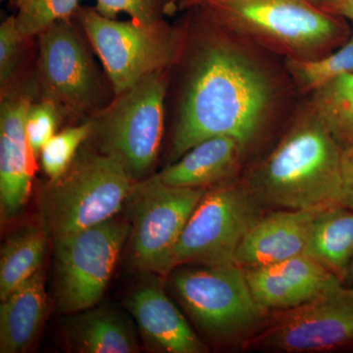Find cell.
Listing matches in <instances>:
<instances>
[{"label": "cell", "instance_id": "obj_1", "mask_svg": "<svg viewBox=\"0 0 353 353\" xmlns=\"http://www.w3.org/2000/svg\"><path fill=\"white\" fill-rule=\"evenodd\" d=\"M192 57L174 129L172 162L213 137H232L250 145L266 125L275 99L268 74L231 41L208 39Z\"/></svg>", "mask_w": 353, "mask_h": 353}, {"label": "cell", "instance_id": "obj_2", "mask_svg": "<svg viewBox=\"0 0 353 353\" xmlns=\"http://www.w3.org/2000/svg\"><path fill=\"white\" fill-rule=\"evenodd\" d=\"M341 155V146L309 108L245 183L261 205L278 209L343 205Z\"/></svg>", "mask_w": 353, "mask_h": 353}, {"label": "cell", "instance_id": "obj_3", "mask_svg": "<svg viewBox=\"0 0 353 353\" xmlns=\"http://www.w3.org/2000/svg\"><path fill=\"white\" fill-rule=\"evenodd\" d=\"M205 7L227 29L288 59L325 57L352 34L348 20L309 0H215Z\"/></svg>", "mask_w": 353, "mask_h": 353}, {"label": "cell", "instance_id": "obj_4", "mask_svg": "<svg viewBox=\"0 0 353 353\" xmlns=\"http://www.w3.org/2000/svg\"><path fill=\"white\" fill-rule=\"evenodd\" d=\"M136 182L117 158L101 152L81 153L44 190L43 226L54 241L112 219Z\"/></svg>", "mask_w": 353, "mask_h": 353}, {"label": "cell", "instance_id": "obj_5", "mask_svg": "<svg viewBox=\"0 0 353 353\" xmlns=\"http://www.w3.org/2000/svg\"><path fill=\"white\" fill-rule=\"evenodd\" d=\"M168 70L155 72L116 95L92 119L99 152L117 158L134 181H141L157 161L164 132Z\"/></svg>", "mask_w": 353, "mask_h": 353}, {"label": "cell", "instance_id": "obj_6", "mask_svg": "<svg viewBox=\"0 0 353 353\" xmlns=\"http://www.w3.org/2000/svg\"><path fill=\"white\" fill-rule=\"evenodd\" d=\"M78 17L115 95L155 72L168 70L180 57L182 34L163 20L152 24L120 22L92 8L79 9Z\"/></svg>", "mask_w": 353, "mask_h": 353}, {"label": "cell", "instance_id": "obj_7", "mask_svg": "<svg viewBox=\"0 0 353 353\" xmlns=\"http://www.w3.org/2000/svg\"><path fill=\"white\" fill-rule=\"evenodd\" d=\"M172 281L183 307L213 340L245 343L268 318L252 296L245 270L236 263L183 269Z\"/></svg>", "mask_w": 353, "mask_h": 353}, {"label": "cell", "instance_id": "obj_8", "mask_svg": "<svg viewBox=\"0 0 353 353\" xmlns=\"http://www.w3.org/2000/svg\"><path fill=\"white\" fill-rule=\"evenodd\" d=\"M260 208L245 183L234 179L206 190L174 250L171 271L185 264L234 263L243 239L262 215Z\"/></svg>", "mask_w": 353, "mask_h": 353}, {"label": "cell", "instance_id": "obj_9", "mask_svg": "<svg viewBox=\"0 0 353 353\" xmlns=\"http://www.w3.org/2000/svg\"><path fill=\"white\" fill-rule=\"evenodd\" d=\"M208 189L167 185L157 175L134 183L130 206L132 264L145 273L167 275L183 229Z\"/></svg>", "mask_w": 353, "mask_h": 353}, {"label": "cell", "instance_id": "obj_10", "mask_svg": "<svg viewBox=\"0 0 353 353\" xmlns=\"http://www.w3.org/2000/svg\"><path fill=\"white\" fill-rule=\"evenodd\" d=\"M129 234V223L114 217L53 241L59 312H82L99 303Z\"/></svg>", "mask_w": 353, "mask_h": 353}, {"label": "cell", "instance_id": "obj_11", "mask_svg": "<svg viewBox=\"0 0 353 353\" xmlns=\"http://www.w3.org/2000/svg\"><path fill=\"white\" fill-rule=\"evenodd\" d=\"M245 345L285 353L353 347V287L343 284L296 307L276 311Z\"/></svg>", "mask_w": 353, "mask_h": 353}, {"label": "cell", "instance_id": "obj_12", "mask_svg": "<svg viewBox=\"0 0 353 353\" xmlns=\"http://www.w3.org/2000/svg\"><path fill=\"white\" fill-rule=\"evenodd\" d=\"M39 85L43 99L73 114L94 111L101 85L78 30L58 21L39 34Z\"/></svg>", "mask_w": 353, "mask_h": 353}, {"label": "cell", "instance_id": "obj_13", "mask_svg": "<svg viewBox=\"0 0 353 353\" xmlns=\"http://www.w3.org/2000/svg\"><path fill=\"white\" fill-rule=\"evenodd\" d=\"M32 85L7 88L0 103V208L12 219L31 194L36 160L26 134V116L34 101Z\"/></svg>", "mask_w": 353, "mask_h": 353}, {"label": "cell", "instance_id": "obj_14", "mask_svg": "<svg viewBox=\"0 0 353 353\" xmlns=\"http://www.w3.org/2000/svg\"><path fill=\"white\" fill-rule=\"evenodd\" d=\"M243 270L253 297L268 314L296 307L343 284L306 254Z\"/></svg>", "mask_w": 353, "mask_h": 353}, {"label": "cell", "instance_id": "obj_15", "mask_svg": "<svg viewBox=\"0 0 353 353\" xmlns=\"http://www.w3.org/2000/svg\"><path fill=\"white\" fill-rule=\"evenodd\" d=\"M321 209H277L262 214L236 252L239 266H261L305 254Z\"/></svg>", "mask_w": 353, "mask_h": 353}, {"label": "cell", "instance_id": "obj_16", "mask_svg": "<svg viewBox=\"0 0 353 353\" xmlns=\"http://www.w3.org/2000/svg\"><path fill=\"white\" fill-rule=\"evenodd\" d=\"M126 304L143 339L153 350L166 353L208 352L159 285H141L132 292Z\"/></svg>", "mask_w": 353, "mask_h": 353}, {"label": "cell", "instance_id": "obj_17", "mask_svg": "<svg viewBox=\"0 0 353 353\" xmlns=\"http://www.w3.org/2000/svg\"><path fill=\"white\" fill-rule=\"evenodd\" d=\"M246 148L238 139L213 137L190 148L157 176L174 187L210 189L234 179Z\"/></svg>", "mask_w": 353, "mask_h": 353}, {"label": "cell", "instance_id": "obj_18", "mask_svg": "<svg viewBox=\"0 0 353 353\" xmlns=\"http://www.w3.org/2000/svg\"><path fill=\"white\" fill-rule=\"evenodd\" d=\"M46 311L43 269L1 301L0 352H24L36 339Z\"/></svg>", "mask_w": 353, "mask_h": 353}, {"label": "cell", "instance_id": "obj_19", "mask_svg": "<svg viewBox=\"0 0 353 353\" xmlns=\"http://www.w3.org/2000/svg\"><path fill=\"white\" fill-rule=\"evenodd\" d=\"M92 308L79 312L65 324L67 340L75 352H139L138 339L126 316L108 307Z\"/></svg>", "mask_w": 353, "mask_h": 353}, {"label": "cell", "instance_id": "obj_20", "mask_svg": "<svg viewBox=\"0 0 353 353\" xmlns=\"http://www.w3.org/2000/svg\"><path fill=\"white\" fill-rule=\"evenodd\" d=\"M305 254L345 284L353 261V209L343 205L321 209Z\"/></svg>", "mask_w": 353, "mask_h": 353}, {"label": "cell", "instance_id": "obj_21", "mask_svg": "<svg viewBox=\"0 0 353 353\" xmlns=\"http://www.w3.org/2000/svg\"><path fill=\"white\" fill-rule=\"evenodd\" d=\"M48 236L43 226H30L6 241L0 257V301L41 268Z\"/></svg>", "mask_w": 353, "mask_h": 353}, {"label": "cell", "instance_id": "obj_22", "mask_svg": "<svg viewBox=\"0 0 353 353\" xmlns=\"http://www.w3.org/2000/svg\"><path fill=\"white\" fill-rule=\"evenodd\" d=\"M310 108L341 148L353 145V75H343L311 92Z\"/></svg>", "mask_w": 353, "mask_h": 353}, {"label": "cell", "instance_id": "obj_23", "mask_svg": "<svg viewBox=\"0 0 353 353\" xmlns=\"http://www.w3.org/2000/svg\"><path fill=\"white\" fill-rule=\"evenodd\" d=\"M287 68L304 92H313L343 75H353V23L352 34L343 46L314 59H288Z\"/></svg>", "mask_w": 353, "mask_h": 353}, {"label": "cell", "instance_id": "obj_24", "mask_svg": "<svg viewBox=\"0 0 353 353\" xmlns=\"http://www.w3.org/2000/svg\"><path fill=\"white\" fill-rule=\"evenodd\" d=\"M81 0H13L14 16L21 37L27 41L39 36L58 21L70 19L78 13Z\"/></svg>", "mask_w": 353, "mask_h": 353}, {"label": "cell", "instance_id": "obj_25", "mask_svg": "<svg viewBox=\"0 0 353 353\" xmlns=\"http://www.w3.org/2000/svg\"><path fill=\"white\" fill-rule=\"evenodd\" d=\"M92 134V121L55 134L41 150V167L50 181L57 180L73 163L80 146Z\"/></svg>", "mask_w": 353, "mask_h": 353}, {"label": "cell", "instance_id": "obj_26", "mask_svg": "<svg viewBox=\"0 0 353 353\" xmlns=\"http://www.w3.org/2000/svg\"><path fill=\"white\" fill-rule=\"evenodd\" d=\"M95 9L112 19L125 13L137 22L152 24L163 20L165 14L175 10L176 0H97Z\"/></svg>", "mask_w": 353, "mask_h": 353}, {"label": "cell", "instance_id": "obj_27", "mask_svg": "<svg viewBox=\"0 0 353 353\" xmlns=\"http://www.w3.org/2000/svg\"><path fill=\"white\" fill-rule=\"evenodd\" d=\"M60 109L48 99L32 101L26 116V134L34 157H39L43 146L55 134L59 122Z\"/></svg>", "mask_w": 353, "mask_h": 353}, {"label": "cell", "instance_id": "obj_28", "mask_svg": "<svg viewBox=\"0 0 353 353\" xmlns=\"http://www.w3.org/2000/svg\"><path fill=\"white\" fill-rule=\"evenodd\" d=\"M14 16L7 18L0 26V88L6 90L12 85L14 76L19 66L22 44Z\"/></svg>", "mask_w": 353, "mask_h": 353}, {"label": "cell", "instance_id": "obj_29", "mask_svg": "<svg viewBox=\"0 0 353 353\" xmlns=\"http://www.w3.org/2000/svg\"><path fill=\"white\" fill-rule=\"evenodd\" d=\"M341 176H343V205L353 209V145L343 150Z\"/></svg>", "mask_w": 353, "mask_h": 353}, {"label": "cell", "instance_id": "obj_30", "mask_svg": "<svg viewBox=\"0 0 353 353\" xmlns=\"http://www.w3.org/2000/svg\"><path fill=\"white\" fill-rule=\"evenodd\" d=\"M325 10L352 21L353 23V0H336Z\"/></svg>", "mask_w": 353, "mask_h": 353}, {"label": "cell", "instance_id": "obj_31", "mask_svg": "<svg viewBox=\"0 0 353 353\" xmlns=\"http://www.w3.org/2000/svg\"><path fill=\"white\" fill-rule=\"evenodd\" d=\"M215 0H176V8H187L196 6H208Z\"/></svg>", "mask_w": 353, "mask_h": 353}, {"label": "cell", "instance_id": "obj_32", "mask_svg": "<svg viewBox=\"0 0 353 353\" xmlns=\"http://www.w3.org/2000/svg\"><path fill=\"white\" fill-rule=\"evenodd\" d=\"M309 1L312 2L315 6L321 7L323 9H327L329 6H331L334 2H336V0H309Z\"/></svg>", "mask_w": 353, "mask_h": 353}, {"label": "cell", "instance_id": "obj_33", "mask_svg": "<svg viewBox=\"0 0 353 353\" xmlns=\"http://www.w3.org/2000/svg\"><path fill=\"white\" fill-rule=\"evenodd\" d=\"M345 285L348 287H353V261L350 265V269H348L347 279H345Z\"/></svg>", "mask_w": 353, "mask_h": 353}]
</instances>
